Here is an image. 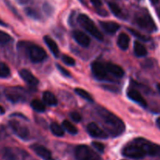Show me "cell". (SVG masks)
Returning <instances> with one entry per match:
<instances>
[{
    "mask_svg": "<svg viewBox=\"0 0 160 160\" xmlns=\"http://www.w3.org/2000/svg\"><path fill=\"white\" fill-rule=\"evenodd\" d=\"M96 113L99 116L105 130H107L108 133L112 136H120L124 132V123L113 113L100 107L97 108Z\"/></svg>",
    "mask_w": 160,
    "mask_h": 160,
    "instance_id": "cell-1",
    "label": "cell"
},
{
    "mask_svg": "<svg viewBox=\"0 0 160 160\" xmlns=\"http://www.w3.org/2000/svg\"><path fill=\"white\" fill-rule=\"evenodd\" d=\"M78 21L80 24L81 27L84 30L88 31L91 35L93 36L95 39H96L98 41L104 40V35L102 33L98 30L96 25L95 24L93 21L90 19L88 16L86 14H80L78 17Z\"/></svg>",
    "mask_w": 160,
    "mask_h": 160,
    "instance_id": "cell-2",
    "label": "cell"
},
{
    "mask_svg": "<svg viewBox=\"0 0 160 160\" xmlns=\"http://www.w3.org/2000/svg\"><path fill=\"white\" fill-rule=\"evenodd\" d=\"M133 142L139 146L145 152V155L160 157V146L158 144H154V143L142 137L136 138L133 141Z\"/></svg>",
    "mask_w": 160,
    "mask_h": 160,
    "instance_id": "cell-3",
    "label": "cell"
},
{
    "mask_svg": "<svg viewBox=\"0 0 160 160\" xmlns=\"http://www.w3.org/2000/svg\"><path fill=\"white\" fill-rule=\"evenodd\" d=\"M5 95L6 98L12 103H19L26 100V92L19 86H11L5 89Z\"/></svg>",
    "mask_w": 160,
    "mask_h": 160,
    "instance_id": "cell-4",
    "label": "cell"
},
{
    "mask_svg": "<svg viewBox=\"0 0 160 160\" xmlns=\"http://www.w3.org/2000/svg\"><path fill=\"white\" fill-rule=\"evenodd\" d=\"M135 22L141 28L149 32H153L156 30V25L151 16L147 13H141L135 17Z\"/></svg>",
    "mask_w": 160,
    "mask_h": 160,
    "instance_id": "cell-5",
    "label": "cell"
},
{
    "mask_svg": "<svg viewBox=\"0 0 160 160\" xmlns=\"http://www.w3.org/2000/svg\"><path fill=\"white\" fill-rule=\"evenodd\" d=\"M122 153L127 158H133V159H140L146 155L145 152L142 151V149L134 142L130 143L128 145L125 146Z\"/></svg>",
    "mask_w": 160,
    "mask_h": 160,
    "instance_id": "cell-6",
    "label": "cell"
},
{
    "mask_svg": "<svg viewBox=\"0 0 160 160\" xmlns=\"http://www.w3.org/2000/svg\"><path fill=\"white\" fill-rule=\"evenodd\" d=\"M28 56L33 63H41L47 57V53L42 47L38 45H29L28 49Z\"/></svg>",
    "mask_w": 160,
    "mask_h": 160,
    "instance_id": "cell-7",
    "label": "cell"
},
{
    "mask_svg": "<svg viewBox=\"0 0 160 160\" xmlns=\"http://www.w3.org/2000/svg\"><path fill=\"white\" fill-rule=\"evenodd\" d=\"M9 125L10 128L12 129V131H13V133L17 136H19V137L23 140L28 139L30 133L27 125H23L20 122L17 120H14V119L9 121Z\"/></svg>",
    "mask_w": 160,
    "mask_h": 160,
    "instance_id": "cell-8",
    "label": "cell"
},
{
    "mask_svg": "<svg viewBox=\"0 0 160 160\" xmlns=\"http://www.w3.org/2000/svg\"><path fill=\"white\" fill-rule=\"evenodd\" d=\"M92 72L95 78L100 81L107 79L108 71L106 64L100 61H95L92 64Z\"/></svg>",
    "mask_w": 160,
    "mask_h": 160,
    "instance_id": "cell-9",
    "label": "cell"
},
{
    "mask_svg": "<svg viewBox=\"0 0 160 160\" xmlns=\"http://www.w3.org/2000/svg\"><path fill=\"white\" fill-rule=\"evenodd\" d=\"M95 154L86 145H78L75 149L74 156L77 160H91Z\"/></svg>",
    "mask_w": 160,
    "mask_h": 160,
    "instance_id": "cell-10",
    "label": "cell"
},
{
    "mask_svg": "<svg viewBox=\"0 0 160 160\" xmlns=\"http://www.w3.org/2000/svg\"><path fill=\"white\" fill-rule=\"evenodd\" d=\"M87 131L90 136L95 138H100V139H105L107 138L108 135L103 130H102L96 123L95 122H90L87 125Z\"/></svg>",
    "mask_w": 160,
    "mask_h": 160,
    "instance_id": "cell-11",
    "label": "cell"
},
{
    "mask_svg": "<svg viewBox=\"0 0 160 160\" xmlns=\"http://www.w3.org/2000/svg\"><path fill=\"white\" fill-rule=\"evenodd\" d=\"M24 152L18 148H5L3 151V156L6 160H23Z\"/></svg>",
    "mask_w": 160,
    "mask_h": 160,
    "instance_id": "cell-12",
    "label": "cell"
},
{
    "mask_svg": "<svg viewBox=\"0 0 160 160\" xmlns=\"http://www.w3.org/2000/svg\"><path fill=\"white\" fill-rule=\"evenodd\" d=\"M31 148L38 155L40 158L44 160H54L51 152L48 148L41 144H33L31 146Z\"/></svg>",
    "mask_w": 160,
    "mask_h": 160,
    "instance_id": "cell-13",
    "label": "cell"
},
{
    "mask_svg": "<svg viewBox=\"0 0 160 160\" xmlns=\"http://www.w3.org/2000/svg\"><path fill=\"white\" fill-rule=\"evenodd\" d=\"M73 38L74 39V40L78 42V44H79L81 46L83 47H87L90 45L91 39L89 38V36H88L85 33H84L81 31H73Z\"/></svg>",
    "mask_w": 160,
    "mask_h": 160,
    "instance_id": "cell-14",
    "label": "cell"
},
{
    "mask_svg": "<svg viewBox=\"0 0 160 160\" xmlns=\"http://www.w3.org/2000/svg\"><path fill=\"white\" fill-rule=\"evenodd\" d=\"M20 76L22 79L31 86H36L38 84L39 81L30 71L27 69H22L20 71Z\"/></svg>",
    "mask_w": 160,
    "mask_h": 160,
    "instance_id": "cell-15",
    "label": "cell"
},
{
    "mask_svg": "<svg viewBox=\"0 0 160 160\" xmlns=\"http://www.w3.org/2000/svg\"><path fill=\"white\" fill-rule=\"evenodd\" d=\"M128 97L131 99L133 101L136 102L138 104H140L141 106L144 107V108H146L147 107V101L145 100V99L144 98L143 96L141 94L140 92H138V90L134 89H131L130 90L128 91Z\"/></svg>",
    "mask_w": 160,
    "mask_h": 160,
    "instance_id": "cell-16",
    "label": "cell"
},
{
    "mask_svg": "<svg viewBox=\"0 0 160 160\" xmlns=\"http://www.w3.org/2000/svg\"><path fill=\"white\" fill-rule=\"evenodd\" d=\"M106 67L108 71V73H110L112 76L116 77V78H122L124 75V71L120 66L117 65V64L109 62L106 63Z\"/></svg>",
    "mask_w": 160,
    "mask_h": 160,
    "instance_id": "cell-17",
    "label": "cell"
},
{
    "mask_svg": "<svg viewBox=\"0 0 160 160\" xmlns=\"http://www.w3.org/2000/svg\"><path fill=\"white\" fill-rule=\"evenodd\" d=\"M100 26L107 34H114L120 28L119 24L112 21H100Z\"/></svg>",
    "mask_w": 160,
    "mask_h": 160,
    "instance_id": "cell-18",
    "label": "cell"
},
{
    "mask_svg": "<svg viewBox=\"0 0 160 160\" xmlns=\"http://www.w3.org/2000/svg\"><path fill=\"white\" fill-rule=\"evenodd\" d=\"M44 41H45V44L50 50L51 53L54 55V56L58 57L59 55V50L56 42L48 35H45L44 37Z\"/></svg>",
    "mask_w": 160,
    "mask_h": 160,
    "instance_id": "cell-19",
    "label": "cell"
},
{
    "mask_svg": "<svg viewBox=\"0 0 160 160\" xmlns=\"http://www.w3.org/2000/svg\"><path fill=\"white\" fill-rule=\"evenodd\" d=\"M42 99H43L44 104L48 105V106H56L58 104V100L56 96L49 91L44 92L43 95H42Z\"/></svg>",
    "mask_w": 160,
    "mask_h": 160,
    "instance_id": "cell-20",
    "label": "cell"
},
{
    "mask_svg": "<svg viewBox=\"0 0 160 160\" xmlns=\"http://www.w3.org/2000/svg\"><path fill=\"white\" fill-rule=\"evenodd\" d=\"M130 37L125 33H121L119 35L117 39V45L121 50H127L129 47Z\"/></svg>",
    "mask_w": 160,
    "mask_h": 160,
    "instance_id": "cell-21",
    "label": "cell"
},
{
    "mask_svg": "<svg viewBox=\"0 0 160 160\" xmlns=\"http://www.w3.org/2000/svg\"><path fill=\"white\" fill-rule=\"evenodd\" d=\"M134 54L138 57H142V56H146L148 51L147 49L145 48V45L142 43H141L138 41H135L134 43Z\"/></svg>",
    "mask_w": 160,
    "mask_h": 160,
    "instance_id": "cell-22",
    "label": "cell"
},
{
    "mask_svg": "<svg viewBox=\"0 0 160 160\" xmlns=\"http://www.w3.org/2000/svg\"><path fill=\"white\" fill-rule=\"evenodd\" d=\"M31 106L34 111H38V112H44L46 109L44 102L41 101L40 100H37V99H34L31 102Z\"/></svg>",
    "mask_w": 160,
    "mask_h": 160,
    "instance_id": "cell-23",
    "label": "cell"
},
{
    "mask_svg": "<svg viewBox=\"0 0 160 160\" xmlns=\"http://www.w3.org/2000/svg\"><path fill=\"white\" fill-rule=\"evenodd\" d=\"M50 130L52 134H54L56 136H62L64 135V130L61 125L56 122H53L50 125Z\"/></svg>",
    "mask_w": 160,
    "mask_h": 160,
    "instance_id": "cell-24",
    "label": "cell"
},
{
    "mask_svg": "<svg viewBox=\"0 0 160 160\" xmlns=\"http://www.w3.org/2000/svg\"><path fill=\"white\" fill-rule=\"evenodd\" d=\"M62 126H63V128L65 129V130H67L70 134L75 135L77 134L78 132L77 127L75 126L73 124H72L71 122H69V121L67 120H64L63 122H62Z\"/></svg>",
    "mask_w": 160,
    "mask_h": 160,
    "instance_id": "cell-25",
    "label": "cell"
},
{
    "mask_svg": "<svg viewBox=\"0 0 160 160\" xmlns=\"http://www.w3.org/2000/svg\"><path fill=\"white\" fill-rule=\"evenodd\" d=\"M74 91L78 96H80L81 97H82V98L84 99V100H88V101H89V102L93 101V98H92V95H91L88 92H87L86 90H84V89H81V88H76V89H74Z\"/></svg>",
    "mask_w": 160,
    "mask_h": 160,
    "instance_id": "cell-26",
    "label": "cell"
},
{
    "mask_svg": "<svg viewBox=\"0 0 160 160\" xmlns=\"http://www.w3.org/2000/svg\"><path fill=\"white\" fill-rule=\"evenodd\" d=\"M10 75L9 66L3 62H0V78H7Z\"/></svg>",
    "mask_w": 160,
    "mask_h": 160,
    "instance_id": "cell-27",
    "label": "cell"
},
{
    "mask_svg": "<svg viewBox=\"0 0 160 160\" xmlns=\"http://www.w3.org/2000/svg\"><path fill=\"white\" fill-rule=\"evenodd\" d=\"M25 13L30 17L31 18L34 19V20H39L41 18V14L38 11H37L36 9H33L31 7H27L25 9Z\"/></svg>",
    "mask_w": 160,
    "mask_h": 160,
    "instance_id": "cell-28",
    "label": "cell"
},
{
    "mask_svg": "<svg viewBox=\"0 0 160 160\" xmlns=\"http://www.w3.org/2000/svg\"><path fill=\"white\" fill-rule=\"evenodd\" d=\"M108 6H109V8L110 9L111 12L114 14L117 17H120L122 13V10L120 9V6L115 3H112V2H109L108 3Z\"/></svg>",
    "mask_w": 160,
    "mask_h": 160,
    "instance_id": "cell-29",
    "label": "cell"
},
{
    "mask_svg": "<svg viewBox=\"0 0 160 160\" xmlns=\"http://www.w3.org/2000/svg\"><path fill=\"white\" fill-rule=\"evenodd\" d=\"M128 31H129L130 32H131V34L135 36L136 38H138V39H140V40L143 41V42H148V41L150 40V38L149 37H148V36L145 35L141 34L140 32H138V31H136V30L132 29V28H128Z\"/></svg>",
    "mask_w": 160,
    "mask_h": 160,
    "instance_id": "cell-30",
    "label": "cell"
},
{
    "mask_svg": "<svg viewBox=\"0 0 160 160\" xmlns=\"http://www.w3.org/2000/svg\"><path fill=\"white\" fill-rule=\"evenodd\" d=\"M11 40V37L9 34H7L5 31L0 30V45L2 44H6Z\"/></svg>",
    "mask_w": 160,
    "mask_h": 160,
    "instance_id": "cell-31",
    "label": "cell"
},
{
    "mask_svg": "<svg viewBox=\"0 0 160 160\" xmlns=\"http://www.w3.org/2000/svg\"><path fill=\"white\" fill-rule=\"evenodd\" d=\"M62 60L64 64H66L68 66H73L75 65V60L71 56L68 55H62Z\"/></svg>",
    "mask_w": 160,
    "mask_h": 160,
    "instance_id": "cell-32",
    "label": "cell"
},
{
    "mask_svg": "<svg viewBox=\"0 0 160 160\" xmlns=\"http://www.w3.org/2000/svg\"><path fill=\"white\" fill-rule=\"evenodd\" d=\"M92 146H93V147L96 149V150H98V152H101V153H102V152H104L105 146H104V144H102V143L97 142V141H93V142L92 143Z\"/></svg>",
    "mask_w": 160,
    "mask_h": 160,
    "instance_id": "cell-33",
    "label": "cell"
},
{
    "mask_svg": "<svg viewBox=\"0 0 160 160\" xmlns=\"http://www.w3.org/2000/svg\"><path fill=\"white\" fill-rule=\"evenodd\" d=\"M56 67H57V69L60 72V73L62 74V75H64V76L66 77H70L71 75H70V72H69L67 69H66L65 67H63L62 66L59 65V64H56Z\"/></svg>",
    "mask_w": 160,
    "mask_h": 160,
    "instance_id": "cell-34",
    "label": "cell"
},
{
    "mask_svg": "<svg viewBox=\"0 0 160 160\" xmlns=\"http://www.w3.org/2000/svg\"><path fill=\"white\" fill-rule=\"evenodd\" d=\"M70 118H71L72 120L75 122H79L81 120V115L78 112H77V111H72L70 114Z\"/></svg>",
    "mask_w": 160,
    "mask_h": 160,
    "instance_id": "cell-35",
    "label": "cell"
},
{
    "mask_svg": "<svg viewBox=\"0 0 160 160\" xmlns=\"http://www.w3.org/2000/svg\"><path fill=\"white\" fill-rule=\"evenodd\" d=\"M91 3H92V4L97 9H100V8L102 7V3L101 0H91Z\"/></svg>",
    "mask_w": 160,
    "mask_h": 160,
    "instance_id": "cell-36",
    "label": "cell"
},
{
    "mask_svg": "<svg viewBox=\"0 0 160 160\" xmlns=\"http://www.w3.org/2000/svg\"><path fill=\"white\" fill-rule=\"evenodd\" d=\"M31 0H17V3L20 5H24V4H28L31 2Z\"/></svg>",
    "mask_w": 160,
    "mask_h": 160,
    "instance_id": "cell-37",
    "label": "cell"
},
{
    "mask_svg": "<svg viewBox=\"0 0 160 160\" xmlns=\"http://www.w3.org/2000/svg\"><path fill=\"white\" fill-rule=\"evenodd\" d=\"M91 160H102V159L101 158H99L98 156H97L96 155H94L93 158H92Z\"/></svg>",
    "mask_w": 160,
    "mask_h": 160,
    "instance_id": "cell-38",
    "label": "cell"
},
{
    "mask_svg": "<svg viewBox=\"0 0 160 160\" xmlns=\"http://www.w3.org/2000/svg\"><path fill=\"white\" fill-rule=\"evenodd\" d=\"M150 2H151V3H152L153 5H156V4H157L158 3H159V0H150Z\"/></svg>",
    "mask_w": 160,
    "mask_h": 160,
    "instance_id": "cell-39",
    "label": "cell"
},
{
    "mask_svg": "<svg viewBox=\"0 0 160 160\" xmlns=\"http://www.w3.org/2000/svg\"><path fill=\"white\" fill-rule=\"evenodd\" d=\"M4 113H5L4 108H3L2 107L1 105H0V114H4Z\"/></svg>",
    "mask_w": 160,
    "mask_h": 160,
    "instance_id": "cell-40",
    "label": "cell"
},
{
    "mask_svg": "<svg viewBox=\"0 0 160 160\" xmlns=\"http://www.w3.org/2000/svg\"><path fill=\"white\" fill-rule=\"evenodd\" d=\"M156 124H157L158 127L160 129V117L157 119V120H156Z\"/></svg>",
    "mask_w": 160,
    "mask_h": 160,
    "instance_id": "cell-41",
    "label": "cell"
},
{
    "mask_svg": "<svg viewBox=\"0 0 160 160\" xmlns=\"http://www.w3.org/2000/svg\"><path fill=\"white\" fill-rule=\"evenodd\" d=\"M0 25H2V26H6V24H5L4 22L1 20V19H0Z\"/></svg>",
    "mask_w": 160,
    "mask_h": 160,
    "instance_id": "cell-42",
    "label": "cell"
},
{
    "mask_svg": "<svg viewBox=\"0 0 160 160\" xmlns=\"http://www.w3.org/2000/svg\"><path fill=\"white\" fill-rule=\"evenodd\" d=\"M157 89L158 90H159V92L160 93V83H159V84L157 85Z\"/></svg>",
    "mask_w": 160,
    "mask_h": 160,
    "instance_id": "cell-43",
    "label": "cell"
}]
</instances>
